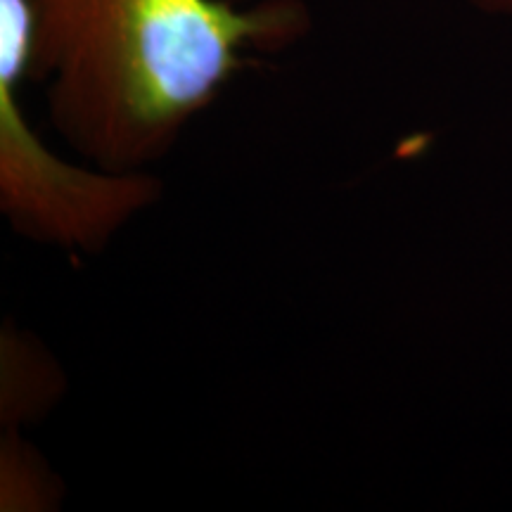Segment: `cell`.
I'll list each match as a JSON object with an SVG mask.
<instances>
[{"mask_svg":"<svg viewBox=\"0 0 512 512\" xmlns=\"http://www.w3.org/2000/svg\"><path fill=\"white\" fill-rule=\"evenodd\" d=\"M29 81L83 162L150 171L252 53L311 27L302 0H27Z\"/></svg>","mask_w":512,"mask_h":512,"instance_id":"obj_1","label":"cell"},{"mask_svg":"<svg viewBox=\"0 0 512 512\" xmlns=\"http://www.w3.org/2000/svg\"><path fill=\"white\" fill-rule=\"evenodd\" d=\"M27 0H0V211L24 240L102 252L162 195L150 171H112L57 155L22 110L29 81Z\"/></svg>","mask_w":512,"mask_h":512,"instance_id":"obj_2","label":"cell"},{"mask_svg":"<svg viewBox=\"0 0 512 512\" xmlns=\"http://www.w3.org/2000/svg\"><path fill=\"white\" fill-rule=\"evenodd\" d=\"M0 408L3 425L19 430V425L34 420L53 406L62 394V375L50 356L29 335L15 325L3 330L0 344Z\"/></svg>","mask_w":512,"mask_h":512,"instance_id":"obj_3","label":"cell"},{"mask_svg":"<svg viewBox=\"0 0 512 512\" xmlns=\"http://www.w3.org/2000/svg\"><path fill=\"white\" fill-rule=\"evenodd\" d=\"M55 486L48 470L15 432L5 439L0 456V508L3 510H48L55 503Z\"/></svg>","mask_w":512,"mask_h":512,"instance_id":"obj_4","label":"cell"},{"mask_svg":"<svg viewBox=\"0 0 512 512\" xmlns=\"http://www.w3.org/2000/svg\"><path fill=\"white\" fill-rule=\"evenodd\" d=\"M479 8L491 10V12H505V15H512V0H472Z\"/></svg>","mask_w":512,"mask_h":512,"instance_id":"obj_5","label":"cell"}]
</instances>
